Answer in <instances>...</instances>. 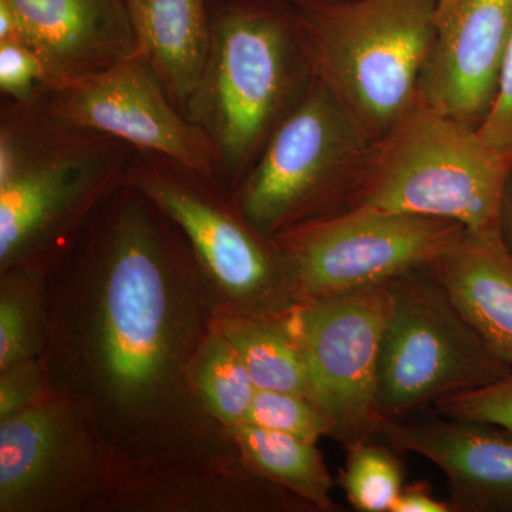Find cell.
Wrapping results in <instances>:
<instances>
[{"instance_id":"obj_1","label":"cell","mask_w":512,"mask_h":512,"mask_svg":"<svg viewBox=\"0 0 512 512\" xmlns=\"http://www.w3.org/2000/svg\"><path fill=\"white\" fill-rule=\"evenodd\" d=\"M43 360L89 407L123 460H239L188 367L220 296L170 218L120 185L49 268Z\"/></svg>"},{"instance_id":"obj_2","label":"cell","mask_w":512,"mask_h":512,"mask_svg":"<svg viewBox=\"0 0 512 512\" xmlns=\"http://www.w3.org/2000/svg\"><path fill=\"white\" fill-rule=\"evenodd\" d=\"M49 92L29 103L3 101L0 109V271L50 268L126 183L136 157L119 138L60 117Z\"/></svg>"},{"instance_id":"obj_3","label":"cell","mask_w":512,"mask_h":512,"mask_svg":"<svg viewBox=\"0 0 512 512\" xmlns=\"http://www.w3.org/2000/svg\"><path fill=\"white\" fill-rule=\"evenodd\" d=\"M211 43L184 114L210 138L217 175L237 190L313 77L289 6L208 0Z\"/></svg>"},{"instance_id":"obj_4","label":"cell","mask_w":512,"mask_h":512,"mask_svg":"<svg viewBox=\"0 0 512 512\" xmlns=\"http://www.w3.org/2000/svg\"><path fill=\"white\" fill-rule=\"evenodd\" d=\"M437 0H345L293 9L312 77L373 147L419 101Z\"/></svg>"},{"instance_id":"obj_5","label":"cell","mask_w":512,"mask_h":512,"mask_svg":"<svg viewBox=\"0 0 512 512\" xmlns=\"http://www.w3.org/2000/svg\"><path fill=\"white\" fill-rule=\"evenodd\" d=\"M511 168L512 158L494 150L478 128L419 100L373 147L350 207L444 218L474 234L501 232Z\"/></svg>"},{"instance_id":"obj_6","label":"cell","mask_w":512,"mask_h":512,"mask_svg":"<svg viewBox=\"0 0 512 512\" xmlns=\"http://www.w3.org/2000/svg\"><path fill=\"white\" fill-rule=\"evenodd\" d=\"M128 181L183 232L220 296V311L275 315L298 303L291 268L274 238L245 217L217 177L138 151Z\"/></svg>"},{"instance_id":"obj_7","label":"cell","mask_w":512,"mask_h":512,"mask_svg":"<svg viewBox=\"0 0 512 512\" xmlns=\"http://www.w3.org/2000/svg\"><path fill=\"white\" fill-rule=\"evenodd\" d=\"M372 153L335 97L313 79L234 197L245 217L274 238L349 208Z\"/></svg>"},{"instance_id":"obj_8","label":"cell","mask_w":512,"mask_h":512,"mask_svg":"<svg viewBox=\"0 0 512 512\" xmlns=\"http://www.w3.org/2000/svg\"><path fill=\"white\" fill-rule=\"evenodd\" d=\"M389 315L377 366V406L400 419L426 403L503 379L501 359L458 309L430 268L387 282Z\"/></svg>"},{"instance_id":"obj_9","label":"cell","mask_w":512,"mask_h":512,"mask_svg":"<svg viewBox=\"0 0 512 512\" xmlns=\"http://www.w3.org/2000/svg\"><path fill=\"white\" fill-rule=\"evenodd\" d=\"M120 463L89 407L53 387L0 420V512H109Z\"/></svg>"},{"instance_id":"obj_10","label":"cell","mask_w":512,"mask_h":512,"mask_svg":"<svg viewBox=\"0 0 512 512\" xmlns=\"http://www.w3.org/2000/svg\"><path fill=\"white\" fill-rule=\"evenodd\" d=\"M456 221L350 207L274 237L291 268L299 302L383 285L430 268L463 238Z\"/></svg>"},{"instance_id":"obj_11","label":"cell","mask_w":512,"mask_h":512,"mask_svg":"<svg viewBox=\"0 0 512 512\" xmlns=\"http://www.w3.org/2000/svg\"><path fill=\"white\" fill-rule=\"evenodd\" d=\"M390 292L387 284L295 303L281 312L315 384L319 406L346 448L377 436V366Z\"/></svg>"},{"instance_id":"obj_12","label":"cell","mask_w":512,"mask_h":512,"mask_svg":"<svg viewBox=\"0 0 512 512\" xmlns=\"http://www.w3.org/2000/svg\"><path fill=\"white\" fill-rule=\"evenodd\" d=\"M47 100L70 123L218 178L210 138L175 106L140 52L92 79L50 90Z\"/></svg>"},{"instance_id":"obj_13","label":"cell","mask_w":512,"mask_h":512,"mask_svg":"<svg viewBox=\"0 0 512 512\" xmlns=\"http://www.w3.org/2000/svg\"><path fill=\"white\" fill-rule=\"evenodd\" d=\"M512 37V0H437L419 100L478 128L493 106Z\"/></svg>"},{"instance_id":"obj_14","label":"cell","mask_w":512,"mask_h":512,"mask_svg":"<svg viewBox=\"0 0 512 512\" xmlns=\"http://www.w3.org/2000/svg\"><path fill=\"white\" fill-rule=\"evenodd\" d=\"M241 461L123 460L109 512H313Z\"/></svg>"},{"instance_id":"obj_15","label":"cell","mask_w":512,"mask_h":512,"mask_svg":"<svg viewBox=\"0 0 512 512\" xmlns=\"http://www.w3.org/2000/svg\"><path fill=\"white\" fill-rule=\"evenodd\" d=\"M50 90L107 72L138 53L128 0H6Z\"/></svg>"},{"instance_id":"obj_16","label":"cell","mask_w":512,"mask_h":512,"mask_svg":"<svg viewBox=\"0 0 512 512\" xmlns=\"http://www.w3.org/2000/svg\"><path fill=\"white\" fill-rule=\"evenodd\" d=\"M377 436L446 474L453 511H512V433L485 421L384 417Z\"/></svg>"},{"instance_id":"obj_17","label":"cell","mask_w":512,"mask_h":512,"mask_svg":"<svg viewBox=\"0 0 512 512\" xmlns=\"http://www.w3.org/2000/svg\"><path fill=\"white\" fill-rule=\"evenodd\" d=\"M430 271L481 338L512 367V251L501 232L467 231Z\"/></svg>"},{"instance_id":"obj_18","label":"cell","mask_w":512,"mask_h":512,"mask_svg":"<svg viewBox=\"0 0 512 512\" xmlns=\"http://www.w3.org/2000/svg\"><path fill=\"white\" fill-rule=\"evenodd\" d=\"M138 52L184 113L211 43L208 0H128Z\"/></svg>"},{"instance_id":"obj_19","label":"cell","mask_w":512,"mask_h":512,"mask_svg":"<svg viewBox=\"0 0 512 512\" xmlns=\"http://www.w3.org/2000/svg\"><path fill=\"white\" fill-rule=\"evenodd\" d=\"M227 433L249 473L284 488L315 511L338 510L330 494L335 481L315 443L249 423Z\"/></svg>"},{"instance_id":"obj_20","label":"cell","mask_w":512,"mask_h":512,"mask_svg":"<svg viewBox=\"0 0 512 512\" xmlns=\"http://www.w3.org/2000/svg\"><path fill=\"white\" fill-rule=\"evenodd\" d=\"M214 328L237 350L256 389L303 394L318 403L311 373L281 312L218 311Z\"/></svg>"},{"instance_id":"obj_21","label":"cell","mask_w":512,"mask_h":512,"mask_svg":"<svg viewBox=\"0 0 512 512\" xmlns=\"http://www.w3.org/2000/svg\"><path fill=\"white\" fill-rule=\"evenodd\" d=\"M49 268L0 271V370L45 353L49 333Z\"/></svg>"},{"instance_id":"obj_22","label":"cell","mask_w":512,"mask_h":512,"mask_svg":"<svg viewBox=\"0 0 512 512\" xmlns=\"http://www.w3.org/2000/svg\"><path fill=\"white\" fill-rule=\"evenodd\" d=\"M188 379L202 406L225 430L247 421L256 387L237 350L217 329L192 357Z\"/></svg>"},{"instance_id":"obj_23","label":"cell","mask_w":512,"mask_h":512,"mask_svg":"<svg viewBox=\"0 0 512 512\" xmlns=\"http://www.w3.org/2000/svg\"><path fill=\"white\" fill-rule=\"evenodd\" d=\"M339 485L349 503L360 512H392L402 493L403 468L387 447L362 441L349 447Z\"/></svg>"},{"instance_id":"obj_24","label":"cell","mask_w":512,"mask_h":512,"mask_svg":"<svg viewBox=\"0 0 512 512\" xmlns=\"http://www.w3.org/2000/svg\"><path fill=\"white\" fill-rule=\"evenodd\" d=\"M245 423L315 444L322 437H333L328 413L315 400L298 393L256 389Z\"/></svg>"},{"instance_id":"obj_25","label":"cell","mask_w":512,"mask_h":512,"mask_svg":"<svg viewBox=\"0 0 512 512\" xmlns=\"http://www.w3.org/2000/svg\"><path fill=\"white\" fill-rule=\"evenodd\" d=\"M434 404L441 416L485 421L512 433V370L488 386L453 394Z\"/></svg>"},{"instance_id":"obj_26","label":"cell","mask_w":512,"mask_h":512,"mask_svg":"<svg viewBox=\"0 0 512 512\" xmlns=\"http://www.w3.org/2000/svg\"><path fill=\"white\" fill-rule=\"evenodd\" d=\"M45 70L26 43H0V92L3 99L29 103L49 92Z\"/></svg>"},{"instance_id":"obj_27","label":"cell","mask_w":512,"mask_h":512,"mask_svg":"<svg viewBox=\"0 0 512 512\" xmlns=\"http://www.w3.org/2000/svg\"><path fill=\"white\" fill-rule=\"evenodd\" d=\"M52 389L43 357L0 370V420L23 412Z\"/></svg>"},{"instance_id":"obj_28","label":"cell","mask_w":512,"mask_h":512,"mask_svg":"<svg viewBox=\"0 0 512 512\" xmlns=\"http://www.w3.org/2000/svg\"><path fill=\"white\" fill-rule=\"evenodd\" d=\"M478 133L494 150L512 158V37L493 106L478 127Z\"/></svg>"},{"instance_id":"obj_29","label":"cell","mask_w":512,"mask_h":512,"mask_svg":"<svg viewBox=\"0 0 512 512\" xmlns=\"http://www.w3.org/2000/svg\"><path fill=\"white\" fill-rule=\"evenodd\" d=\"M450 503L439 501L431 494L427 483H412L404 485L402 493L397 497L392 512H450Z\"/></svg>"},{"instance_id":"obj_30","label":"cell","mask_w":512,"mask_h":512,"mask_svg":"<svg viewBox=\"0 0 512 512\" xmlns=\"http://www.w3.org/2000/svg\"><path fill=\"white\" fill-rule=\"evenodd\" d=\"M3 42L26 43L22 23L6 0H0V43Z\"/></svg>"},{"instance_id":"obj_31","label":"cell","mask_w":512,"mask_h":512,"mask_svg":"<svg viewBox=\"0 0 512 512\" xmlns=\"http://www.w3.org/2000/svg\"><path fill=\"white\" fill-rule=\"evenodd\" d=\"M500 231L505 244L512 251V168L505 184L503 202H501Z\"/></svg>"},{"instance_id":"obj_32","label":"cell","mask_w":512,"mask_h":512,"mask_svg":"<svg viewBox=\"0 0 512 512\" xmlns=\"http://www.w3.org/2000/svg\"><path fill=\"white\" fill-rule=\"evenodd\" d=\"M266 2L278 3L293 9L313 8V6L330 5V3L345 2V0H266Z\"/></svg>"}]
</instances>
